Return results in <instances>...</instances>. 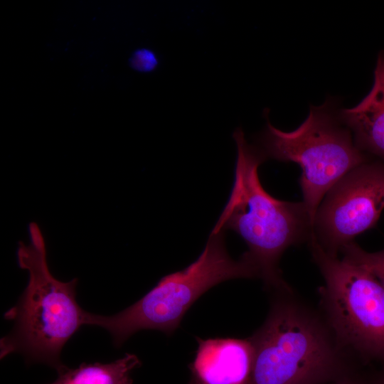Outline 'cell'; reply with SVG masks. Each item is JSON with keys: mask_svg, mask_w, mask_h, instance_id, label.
I'll list each match as a JSON object with an SVG mask.
<instances>
[{"mask_svg": "<svg viewBox=\"0 0 384 384\" xmlns=\"http://www.w3.org/2000/svg\"><path fill=\"white\" fill-rule=\"evenodd\" d=\"M233 137L237 147L234 182L215 228L236 233L247 244L244 253L265 285L276 292L293 293L283 279L279 262L291 246L308 242L314 234L304 203L275 198L263 188L258 168L266 158L247 143L242 129Z\"/></svg>", "mask_w": 384, "mask_h": 384, "instance_id": "6da1fadb", "label": "cell"}, {"mask_svg": "<svg viewBox=\"0 0 384 384\" xmlns=\"http://www.w3.org/2000/svg\"><path fill=\"white\" fill-rule=\"evenodd\" d=\"M28 228L29 241L19 242L16 255L28 280L18 302L4 314L14 324L0 341V358L18 353L28 363H44L59 373L67 368L62 349L85 324L86 311L76 299L78 279L62 282L52 274L39 225L32 222Z\"/></svg>", "mask_w": 384, "mask_h": 384, "instance_id": "7a4b0ae2", "label": "cell"}, {"mask_svg": "<svg viewBox=\"0 0 384 384\" xmlns=\"http://www.w3.org/2000/svg\"><path fill=\"white\" fill-rule=\"evenodd\" d=\"M277 293L265 321L249 337V384H324L356 374L327 324L292 293Z\"/></svg>", "mask_w": 384, "mask_h": 384, "instance_id": "3957f363", "label": "cell"}, {"mask_svg": "<svg viewBox=\"0 0 384 384\" xmlns=\"http://www.w3.org/2000/svg\"><path fill=\"white\" fill-rule=\"evenodd\" d=\"M225 232L213 228L193 262L163 277L134 304L110 316L87 311L85 324L107 331L117 347L142 330L171 335L193 304L213 287L232 279L258 277L256 267L245 253L238 260L229 255Z\"/></svg>", "mask_w": 384, "mask_h": 384, "instance_id": "277c9868", "label": "cell"}, {"mask_svg": "<svg viewBox=\"0 0 384 384\" xmlns=\"http://www.w3.org/2000/svg\"><path fill=\"white\" fill-rule=\"evenodd\" d=\"M266 159L294 162L302 170L300 186L310 220L329 190L356 167L368 161L350 129L341 125L330 104L311 106L296 129L284 132L267 121L258 137Z\"/></svg>", "mask_w": 384, "mask_h": 384, "instance_id": "5b68a950", "label": "cell"}, {"mask_svg": "<svg viewBox=\"0 0 384 384\" xmlns=\"http://www.w3.org/2000/svg\"><path fill=\"white\" fill-rule=\"evenodd\" d=\"M307 243L324 280L319 293L336 343L384 367V287L365 269L329 254L314 235Z\"/></svg>", "mask_w": 384, "mask_h": 384, "instance_id": "8992f818", "label": "cell"}, {"mask_svg": "<svg viewBox=\"0 0 384 384\" xmlns=\"http://www.w3.org/2000/svg\"><path fill=\"white\" fill-rule=\"evenodd\" d=\"M384 209V163L367 161L342 177L326 193L314 220V235L329 254L373 228Z\"/></svg>", "mask_w": 384, "mask_h": 384, "instance_id": "52a82bcc", "label": "cell"}, {"mask_svg": "<svg viewBox=\"0 0 384 384\" xmlns=\"http://www.w3.org/2000/svg\"><path fill=\"white\" fill-rule=\"evenodd\" d=\"M188 384H249L254 359L250 338H197Z\"/></svg>", "mask_w": 384, "mask_h": 384, "instance_id": "ba28073f", "label": "cell"}, {"mask_svg": "<svg viewBox=\"0 0 384 384\" xmlns=\"http://www.w3.org/2000/svg\"><path fill=\"white\" fill-rule=\"evenodd\" d=\"M341 116L356 146L384 161V52L378 55L370 92L357 105L343 110Z\"/></svg>", "mask_w": 384, "mask_h": 384, "instance_id": "9c48e42d", "label": "cell"}, {"mask_svg": "<svg viewBox=\"0 0 384 384\" xmlns=\"http://www.w3.org/2000/svg\"><path fill=\"white\" fill-rule=\"evenodd\" d=\"M142 364L133 353L108 363H83L78 368H65L49 384H132V372Z\"/></svg>", "mask_w": 384, "mask_h": 384, "instance_id": "30bf717a", "label": "cell"}, {"mask_svg": "<svg viewBox=\"0 0 384 384\" xmlns=\"http://www.w3.org/2000/svg\"><path fill=\"white\" fill-rule=\"evenodd\" d=\"M340 252L343 254L342 260L365 269L384 287V249L369 252L353 241L343 246Z\"/></svg>", "mask_w": 384, "mask_h": 384, "instance_id": "8fae6325", "label": "cell"}, {"mask_svg": "<svg viewBox=\"0 0 384 384\" xmlns=\"http://www.w3.org/2000/svg\"><path fill=\"white\" fill-rule=\"evenodd\" d=\"M130 66L135 70L147 73L154 70L158 65L156 54L147 48L137 50L129 59Z\"/></svg>", "mask_w": 384, "mask_h": 384, "instance_id": "7c38bea8", "label": "cell"}, {"mask_svg": "<svg viewBox=\"0 0 384 384\" xmlns=\"http://www.w3.org/2000/svg\"><path fill=\"white\" fill-rule=\"evenodd\" d=\"M324 384H370V379H366L358 374H354L337 381Z\"/></svg>", "mask_w": 384, "mask_h": 384, "instance_id": "4fadbf2b", "label": "cell"}, {"mask_svg": "<svg viewBox=\"0 0 384 384\" xmlns=\"http://www.w3.org/2000/svg\"><path fill=\"white\" fill-rule=\"evenodd\" d=\"M370 384H384V367L377 375L370 379Z\"/></svg>", "mask_w": 384, "mask_h": 384, "instance_id": "5bb4252c", "label": "cell"}]
</instances>
